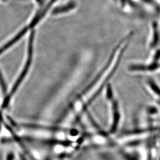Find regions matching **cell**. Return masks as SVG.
Here are the masks:
<instances>
[{
  "mask_svg": "<svg viewBox=\"0 0 160 160\" xmlns=\"http://www.w3.org/2000/svg\"><path fill=\"white\" fill-rule=\"evenodd\" d=\"M131 34L125 38L114 46L108 58L92 79L88 80L79 92L68 102L60 116V122L80 120L96 99L104 92L116 73L131 39Z\"/></svg>",
  "mask_w": 160,
  "mask_h": 160,
  "instance_id": "6da1fadb",
  "label": "cell"
},
{
  "mask_svg": "<svg viewBox=\"0 0 160 160\" xmlns=\"http://www.w3.org/2000/svg\"><path fill=\"white\" fill-rule=\"evenodd\" d=\"M146 85L148 91L151 93L152 95L156 97V99L160 100V86L153 79L147 80Z\"/></svg>",
  "mask_w": 160,
  "mask_h": 160,
  "instance_id": "5b68a950",
  "label": "cell"
},
{
  "mask_svg": "<svg viewBox=\"0 0 160 160\" xmlns=\"http://www.w3.org/2000/svg\"><path fill=\"white\" fill-rule=\"evenodd\" d=\"M103 92L109 110L110 131L114 132L119 128L121 121V107L110 83L107 85Z\"/></svg>",
  "mask_w": 160,
  "mask_h": 160,
  "instance_id": "3957f363",
  "label": "cell"
},
{
  "mask_svg": "<svg viewBox=\"0 0 160 160\" xmlns=\"http://www.w3.org/2000/svg\"><path fill=\"white\" fill-rule=\"evenodd\" d=\"M128 70L132 73L154 72L160 70V63H131L128 67Z\"/></svg>",
  "mask_w": 160,
  "mask_h": 160,
  "instance_id": "277c9868",
  "label": "cell"
},
{
  "mask_svg": "<svg viewBox=\"0 0 160 160\" xmlns=\"http://www.w3.org/2000/svg\"><path fill=\"white\" fill-rule=\"evenodd\" d=\"M34 32L32 31L31 32V35L29 36V41H28V47L27 51V56H26L25 63L23 64V67L19 74L18 77L14 83V85L11 89L10 93L3 100L2 107L3 108H6L9 104V102L12 98V96L15 94L19 88L25 81V79L28 76L30 70L31 69V67L32 65L33 57H34Z\"/></svg>",
  "mask_w": 160,
  "mask_h": 160,
  "instance_id": "7a4b0ae2",
  "label": "cell"
}]
</instances>
